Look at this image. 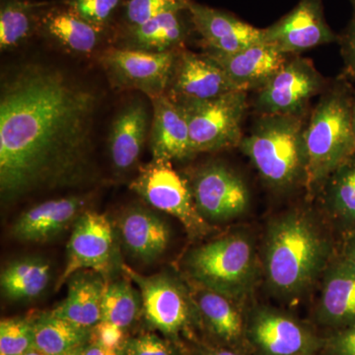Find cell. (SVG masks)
<instances>
[{"label":"cell","mask_w":355,"mask_h":355,"mask_svg":"<svg viewBox=\"0 0 355 355\" xmlns=\"http://www.w3.org/2000/svg\"><path fill=\"white\" fill-rule=\"evenodd\" d=\"M98 105L92 88L58 67L29 62L8 72L0 91L2 198L87 180Z\"/></svg>","instance_id":"1"},{"label":"cell","mask_w":355,"mask_h":355,"mask_svg":"<svg viewBox=\"0 0 355 355\" xmlns=\"http://www.w3.org/2000/svg\"><path fill=\"white\" fill-rule=\"evenodd\" d=\"M331 245L312 217L287 212L270 224L263 266L275 293L292 297L303 293L329 266Z\"/></svg>","instance_id":"2"},{"label":"cell","mask_w":355,"mask_h":355,"mask_svg":"<svg viewBox=\"0 0 355 355\" xmlns=\"http://www.w3.org/2000/svg\"><path fill=\"white\" fill-rule=\"evenodd\" d=\"M354 102L349 84L336 83L324 93L306 123L305 184L310 190L322 186L355 153Z\"/></svg>","instance_id":"3"},{"label":"cell","mask_w":355,"mask_h":355,"mask_svg":"<svg viewBox=\"0 0 355 355\" xmlns=\"http://www.w3.org/2000/svg\"><path fill=\"white\" fill-rule=\"evenodd\" d=\"M305 123L303 116H261L239 147L263 181L277 190L305 182Z\"/></svg>","instance_id":"4"},{"label":"cell","mask_w":355,"mask_h":355,"mask_svg":"<svg viewBox=\"0 0 355 355\" xmlns=\"http://www.w3.org/2000/svg\"><path fill=\"white\" fill-rule=\"evenodd\" d=\"M187 266L200 286L230 299L241 297L256 277L254 245L245 235L225 236L193 250Z\"/></svg>","instance_id":"5"},{"label":"cell","mask_w":355,"mask_h":355,"mask_svg":"<svg viewBox=\"0 0 355 355\" xmlns=\"http://www.w3.org/2000/svg\"><path fill=\"white\" fill-rule=\"evenodd\" d=\"M178 105L188 121L193 155L239 146L247 110L246 91H232L207 101Z\"/></svg>","instance_id":"6"},{"label":"cell","mask_w":355,"mask_h":355,"mask_svg":"<svg viewBox=\"0 0 355 355\" xmlns=\"http://www.w3.org/2000/svg\"><path fill=\"white\" fill-rule=\"evenodd\" d=\"M179 50L150 53L111 46L102 51L99 64L114 88L139 91L151 100L167 92Z\"/></svg>","instance_id":"7"},{"label":"cell","mask_w":355,"mask_h":355,"mask_svg":"<svg viewBox=\"0 0 355 355\" xmlns=\"http://www.w3.org/2000/svg\"><path fill=\"white\" fill-rule=\"evenodd\" d=\"M130 189L154 209L176 217L193 234L205 230L191 186L175 171L171 161L153 158L140 168Z\"/></svg>","instance_id":"8"},{"label":"cell","mask_w":355,"mask_h":355,"mask_svg":"<svg viewBox=\"0 0 355 355\" xmlns=\"http://www.w3.org/2000/svg\"><path fill=\"white\" fill-rule=\"evenodd\" d=\"M323 86V78L312 62L302 58L287 60L257 96L261 116H303L310 100Z\"/></svg>","instance_id":"9"},{"label":"cell","mask_w":355,"mask_h":355,"mask_svg":"<svg viewBox=\"0 0 355 355\" xmlns=\"http://www.w3.org/2000/svg\"><path fill=\"white\" fill-rule=\"evenodd\" d=\"M190 186L196 207L205 220H231L249 207L250 191L244 180L221 163L203 166Z\"/></svg>","instance_id":"10"},{"label":"cell","mask_w":355,"mask_h":355,"mask_svg":"<svg viewBox=\"0 0 355 355\" xmlns=\"http://www.w3.org/2000/svg\"><path fill=\"white\" fill-rule=\"evenodd\" d=\"M113 254V229L108 217L95 211H86L76 219L67 245V261L57 289L83 270L105 275L111 266Z\"/></svg>","instance_id":"11"},{"label":"cell","mask_w":355,"mask_h":355,"mask_svg":"<svg viewBox=\"0 0 355 355\" xmlns=\"http://www.w3.org/2000/svg\"><path fill=\"white\" fill-rule=\"evenodd\" d=\"M236 90L224 70L209 55L183 48L178 51L166 95L183 104L207 101Z\"/></svg>","instance_id":"12"},{"label":"cell","mask_w":355,"mask_h":355,"mask_svg":"<svg viewBox=\"0 0 355 355\" xmlns=\"http://www.w3.org/2000/svg\"><path fill=\"white\" fill-rule=\"evenodd\" d=\"M336 40L324 19L321 0H300L291 12L263 29V42L287 55Z\"/></svg>","instance_id":"13"},{"label":"cell","mask_w":355,"mask_h":355,"mask_svg":"<svg viewBox=\"0 0 355 355\" xmlns=\"http://www.w3.org/2000/svg\"><path fill=\"white\" fill-rule=\"evenodd\" d=\"M123 270L139 286L144 317L153 328L166 335L182 330L190 318L188 296L179 282L168 275L144 277L123 265Z\"/></svg>","instance_id":"14"},{"label":"cell","mask_w":355,"mask_h":355,"mask_svg":"<svg viewBox=\"0 0 355 355\" xmlns=\"http://www.w3.org/2000/svg\"><path fill=\"white\" fill-rule=\"evenodd\" d=\"M189 11L195 31L209 53L232 55L263 42V29L248 24L232 14L191 0Z\"/></svg>","instance_id":"15"},{"label":"cell","mask_w":355,"mask_h":355,"mask_svg":"<svg viewBox=\"0 0 355 355\" xmlns=\"http://www.w3.org/2000/svg\"><path fill=\"white\" fill-rule=\"evenodd\" d=\"M107 35L79 17L62 0L46 1L40 13L37 36L71 55L94 53Z\"/></svg>","instance_id":"16"},{"label":"cell","mask_w":355,"mask_h":355,"mask_svg":"<svg viewBox=\"0 0 355 355\" xmlns=\"http://www.w3.org/2000/svg\"><path fill=\"white\" fill-rule=\"evenodd\" d=\"M195 31L189 8L159 15L144 24L114 30L111 36L118 48L165 53L184 48Z\"/></svg>","instance_id":"17"},{"label":"cell","mask_w":355,"mask_h":355,"mask_svg":"<svg viewBox=\"0 0 355 355\" xmlns=\"http://www.w3.org/2000/svg\"><path fill=\"white\" fill-rule=\"evenodd\" d=\"M238 90L261 88L284 64L287 55L272 44L261 42L232 55L207 51Z\"/></svg>","instance_id":"18"},{"label":"cell","mask_w":355,"mask_h":355,"mask_svg":"<svg viewBox=\"0 0 355 355\" xmlns=\"http://www.w3.org/2000/svg\"><path fill=\"white\" fill-rule=\"evenodd\" d=\"M150 112L141 98L123 106L112 123L109 150L114 169L125 172L137 164L150 132Z\"/></svg>","instance_id":"19"},{"label":"cell","mask_w":355,"mask_h":355,"mask_svg":"<svg viewBox=\"0 0 355 355\" xmlns=\"http://www.w3.org/2000/svg\"><path fill=\"white\" fill-rule=\"evenodd\" d=\"M150 102L153 114L149 144L153 158L172 162L193 156L188 121L181 106L166 94Z\"/></svg>","instance_id":"20"},{"label":"cell","mask_w":355,"mask_h":355,"mask_svg":"<svg viewBox=\"0 0 355 355\" xmlns=\"http://www.w3.org/2000/svg\"><path fill=\"white\" fill-rule=\"evenodd\" d=\"M250 334L266 355H304L312 347V338L301 324L270 309L254 313Z\"/></svg>","instance_id":"21"},{"label":"cell","mask_w":355,"mask_h":355,"mask_svg":"<svg viewBox=\"0 0 355 355\" xmlns=\"http://www.w3.org/2000/svg\"><path fill=\"white\" fill-rule=\"evenodd\" d=\"M84 205L85 200L79 197L40 203L17 219L12 227V235L20 241H49L78 218Z\"/></svg>","instance_id":"22"},{"label":"cell","mask_w":355,"mask_h":355,"mask_svg":"<svg viewBox=\"0 0 355 355\" xmlns=\"http://www.w3.org/2000/svg\"><path fill=\"white\" fill-rule=\"evenodd\" d=\"M318 312L328 324H355V268L340 254L324 270Z\"/></svg>","instance_id":"23"},{"label":"cell","mask_w":355,"mask_h":355,"mask_svg":"<svg viewBox=\"0 0 355 355\" xmlns=\"http://www.w3.org/2000/svg\"><path fill=\"white\" fill-rule=\"evenodd\" d=\"M119 229L128 251L146 263L159 258L169 244L167 224L144 207H132L125 211L119 221Z\"/></svg>","instance_id":"24"},{"label":"cell","mask_w":355,"mask_h":355,"mask_svg":"<svg viewBox=\"0 0 355 355\" xmlns=\"http://www.w3.org/2000/svg\"><path fill=\"white\" fill-rule=\"evenodd\" d=\"M106 282L102 275L91 270L74 273L69 279L67 298L51 314L77 326L91 329L102 320V300Z\"/></svg>","instance_id":"25"},{"label":"cell","mask_w":355,"mask_h":355,"mask_svg":"<svg viewBox=\"0 0 355 355\" xmlns=\"http://www.w3.org/2000/svg\"><path fill=\"white\" fill-rule=\"evenodd\" d=\"M323 186L324 209L343 239L355 233V153L327 178Z\"/></svg>","instance_id":"26"},{"label":"cell","mask_w":355,"mask_h":355,"mask_svg":"<svg viewBox=\"0 0 355 355\" xmlns=\"http://www.w3.org/2000/svg\"><path fill=\"white\" fill-rule=\"evenodd\" d=\"M46 1L0 0V49L13 51L38 34L40 13Z\"/></svg>","instance_id":"27"},{"label":"cell","mask_w":355,"mask_h":355,"mask_svg":"<svg viewBox=\"0 0 355 355\" xmlns=\"http://www.w3.org/2000/svg\"><path fill=\"white\" fill-rule=\"evenodd\" d=\"M90 329L44 313L34 321V347L44 355H64L89 342Z\"/></svg>","instance_id":"28"},{"label":"cell","mask_w":355,"mask_h":355,"mask_svg":"<svg viewBox=\"0 0 355 355\" xmlns=\"http://www.w3.org/2000/svg\"><path fill=\"white\" fill-rule=\"evenodd\" d=\"M51 266L39 259L13 261L1 273L0 284L3 295L10 300L37 297L48 286Z\"/></svg>","instance_id":"29"},{"label":"cell","mask_w":355,"mask_h":355,"mask_svg":"<svg viewBox=\"0 0 355 355\" xmlns=\"http://www.w3.org/2000/svg\"><path fill=\"white\" fill-rule=\"evenodd\" d=\"M197 303L210 330L218 338L233 343L241 336V316L231 303L230 298L202 286V291L198 292Z\"/></svg>","instance_id":"30"},{"label":"cell","mask_w":355,"mask_h":355,"mask_svg":"<svg viewBox=\"0 0 355 355\" xmlns=\"http://www.w3.org/2000/svg\"><path fill=\"white\" fill-rule=\"evenodd\" d=\"M137 291L125 280H118L105 286L102 300V320L127 329L135 321L139 312Z\"/></svg>","instance_id":"31"},{"label":"cell","mask_w":355,"mask_h":355,"mask_svg":"<svg viewBox=\"0 0 355 355\" xmlns=\"http://www.w3.org/2000/svg\"><path fill=\"white\" fill-rule=\"evenodd\" d=\"M191 0H123L113 31L144 24L164 13L186 10Z\"/></svg>","instance_id":"32"},{"label":"cell","mask_w":355,"mask_h":355,"mask_svg":"<svg viewBox=\"0 0 355 355\" xmlns=\"http://www.w3.org/2000/svg\"><path fill=\"white\" fill-rule=\"evenodd\" d=\"M84 21L100 31L111 34L123 0H62Z\"/></svg>","instance_id":"33"},{"label":"cell","mask_w":355,"mask_h":355,"mask_svg":"<svg viewBox=\"0 0 355 355\" xmlns=\"http://www.w3.org/2000/svg\"><path fill=\"white\" fill-rule=\"evenodd\" d=\"M34 349V321L26 318L0 323V355H20Z\"/></svg>","instance_id":"34"},{"label":"cell","mask_w":355,"mask_h":355,"mask_svg":"<svg viewBox=\"0 0 355 355\" xmlns=\"http://www.w3.org/2000/svg\"><path fill=\"white\" fill-rule=\"evenodd\" d=\"M125 329L101 320L90 329L89 342L108 349L125 350L128 345Z\"/></svg>","instance_id":"35"},{"label":"cell","mask_w":355,"mask_h":355,"mask_svg":"<svg viewBox=\"0 0 355 355\" xmlns=\"http://www.w3.org/2000/svg\"><path fill=\"white\" fill-rule=\"evenodd\" d=\"M125 355H172V352L157 336L146 334L128 340Z\"/></svg>","instance_id":"36"},{"label":"cell","mask_w":355,"mask_h":355,"mask_svg":"<svg viewBox=\"0 0 355 355\" xmlns=\"http://www.w3.org/2000/svg\"><path fill=\"white\" fill-rule=\"evenodd\" d=\"M342 53L345 60V71L355 79V18L340 38Z\"/></svg>","instance_id":"37"},{"label":"cell","mask_w":355,"mask_h":355,"mask_svg":"<svg viewBox=\"0 0 355 355\" xmlns=\"http://www.w3.org/2000/svg\"><path fill=\"white\" fill-rule=\"evenodd\" d=\"M335 349L340 355H355V324L336 338Z\"/></svg>","instance_id":"38"},{"label":"cell","mask_w":355,"mask_h":355,"mask_svg":"<svg viewBox=\"0 0 355 355\" xmlns=\"http://www.w3.org/2000/svg\"><path fill=\"white\" fill-rule=\"evenodd\" d=\"M83 355H125V350L108 349L95 343H86L81 347Z\"/></svg>","instance_id":"39"},{"label":"cell","mask_w":355,"mask_h":355,"mask_svg":"<svg viewBox=\"0 0 355 355\" xmlns=\"http://www.w3.org/2000/svg\"><path fill=\"white\" fill-rule=\"evenodd\" d=\"M340 254L355 268V233L343 238Z\"/></svg>","instance_id":"40"},{"label":"cell","mask_w":355,"mask_h":355,"mask_svg":"<svg viewBox=\"0 0 355 355\" xmlns=\"http://www.w3.org/2000/svg\"><path fill=\"white\" fill-rule=\"evenodd\" d=\"M202 355H240L235 354V352H228V350H210V352H205Z\"/></svg>","instance_id":"41"},{"label":"cell","mask_w":355,"mask_h":355,"mask_svg":"<svg viewBox=\"0 0 355 355\" xmlns=\"http://www.w3.org/2000/svg\"><path fill=\"white\" fill-rule=\"evenodd\" d=\"M20 355H44V354H42L41 352H39L38 349H36L34 347V349L28 350V352H26L25 354H22Z\"/></svg>","instance_id":"42"},{"label":"cell","mask_w":355,"mask_h":355,"mask_svg":"<svg viewBox=\"0 0 355 355\" xmlns=\"http://www.w3.org/2000/svg\"><path fill=\"white\" fill-rule=\"evenodd\" d=\"M81 347H78V349L71 350V352H67V354H65L64 355H83V354H81Z\"/></svg>","instance_id":"43"},{"label":"cell","mask_w":355,"mask_h":355,"mask_svg":"<svg viewBox=\"0 0 355 355\" xmlns=\"http://www.w3.org/2000/svg\"><path fill=\"white\" fill-rule=\"evenodd\" d=\"M354 132H355V102H354Z\"/></svg>","instance_id":"44"},{"label":"cell","mask_w":355,"mask_h":355,"mask_svg":"<svg viewBox=\"0 0 355 355\" xmlns=\"http://www.w3.org/2000/svg\"><path fill=\"white\" fill-rule=\"evenodd\" d=\"M352 2H354V11H355V0H352ZM354 18H355V16H354Z\"/></svg>","instance_id":"45"}]
</instances>
